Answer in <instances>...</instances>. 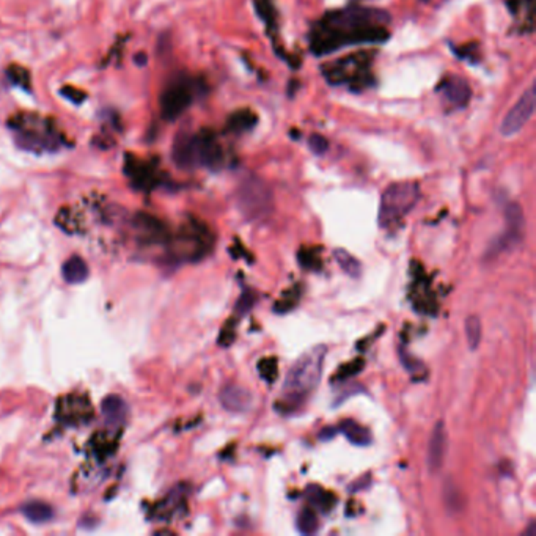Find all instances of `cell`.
Masks as SVG:
<instances>
[{"label": "cell", "instance_id": "ffe728a7", "mask_svg": "<svg viewBox=\"0 0 536 536\" xmlns=\"http://www.w3.org/2000/svg\"><path fill=\"white\" fill-rule=\"evenodd\" d=\"M333 258H335V261L338 263V266L342 267L344 274H348L349 277H353V278L360 277L362 266H360L357 258L349 254V252L343 250V249H335L333 250Z\"/></svg>", "mask_w": 536, "mask_h": 536}, {"label": "cell", "instance_id": "7c38bea8", "mask_svg": "<svg viewBox=\"0 0 536 536\" xmlns=\"http://www.w3.org/2000/svg\"><path fill=\"white\" fill-rule=\"evenodd\" d=\"M254 397L247 390L239 386H227L221 392V404L228 412H245L252 407Z\"/></svg>", "mask_w": 536, "mask_h": 536}, {"label": "cell", "instance_id": "f1b7e54d", "mask_svg": "<svg viewBox=\"0 0 536 536\" xmlns=\"http://www.w3.org/2000/svg\"><path fill=\"white\" fill-rule=\"evenodd\" d=\"M7 76L14 85L23 87V89H25V90L30 89V74L24 67H19V65H12V67L7 69Z\"/></svg>", "mask_w": 536, "mask_h": 536}, {"label": "cell", "instance_id": "484cf974", "mask_svg": "<svg viewBox=\"0 0 536 536\" xmlns=\"http://www.w3.org/2000/svg\"><path fill=\"white\" fill-rule=\"evenodd\" d=\"M272 2H274V0H254V5L258 18L261 21H265L269 27H276L277 14L274 10V3Z\"/></svg>", "mask_w": 536, "mask_h": 536}, {"label": "cell", "instance_id": "9a60e30c", "mask_svg": "<svg viewBox=\"0 0 536 536\" xmlns=\"http://www.w3.org/2000/svg\"><path fill=\"white\" fill-rule=\"evenodd\" d=\"M258 123V117L250 109H239L227 120V131L232 134H244L252 131Z\"/></svg>", "mask_w": 536, "mask_h": 536}, {"label": "cell", "instance_id": "d6a6232c", "mask_svg": "<svg viewBox=\"0 0 536 536\" xmlns=\"http://www.w3.org/2000/svg\"><path fill=\"white\" fill-rule=\"evenodd\" d=\"M399 355H401V362H403L404 366H406L409 373H411V375H420V379H423V376L426 375L425 365L422 362H418L417 359H414L409 354L404 353L403 349H401V353H399Z\"/></svg>", "mask_w": 536, "mask_h": 536}, {"label": "cell", "instance_id": "74e56055", "mask_svg": "<svg viewBox=\"0 0 536 536\" xmlns=\"http://www.w3.org/2000/svg\"><path fill=\"white\" fill-rule=\"evenodd\" d=\"M335 433H337V428H333V426H327V428L321 431L320 437L322 440H329V439H332L333 436H335Z\"/></svg>", "mask_w": 536, "mask_h": 536}, {"label": "cell", "instance_id": "60d3db41", "mask_svg": "<svg viewBox=\"0 0 536 536\" xmlns=\"http://www.w3.org/2000/svg\"><path fill=\"white\" fill-rule=\"evenodd\" d=\"M423 2H429V0H423Z\"/></svg>", "mask_w": 536, "mask_h": 536}, {"label": "cell", "instance_id": "f35d334b", "mask_svg": "<svg viewBox=\"0 0 536 536\" xmlns=\"http://www.w3.org/2000/svg\"><path fill=\"white\" fill-rule=\"evenodd\" d=\"M524 536H536V524L535 522L528 525V528L524 532Z\"/></svg>", "mask_w": 536, "mask_h": 536}, {"label": "cell", "instance_id": "7a4b0ae2", "mask_svg": "<svg viewBox=\"0 0 536 536\" xmlns=\"http://www.w3.org/2000/svg\"><path fill=\"white\" fill-rule=\"evenodd\" d=\"M326 359V346H316L299 357L289 368L282 397L277 403L278 412L291 414L299 411L311 392L318 387Z\"/></svg>", "mask_w": 536, "mask_h": 536}, {"label": "cell", "instance_id": "ab89813d", "mask_svg": "<svg viewBox=\"0 0 536 536\" xmlns=\"http://www.w3.org/2000/svg\"><path fill=\"white\" fill-rule=\"evenodd\" d=\"M135 63L140 65V67H144V65L146 63V56H145V54H140V56L135 57Z\"/></svg>", "mask_w": 536, "mask_h": 536}, {"label": "cell", "instance_id": "4fadbf2b", "mask_svg": "<svg viewBox=\"0 0 536 536\" xmlns=\"http://www.w3.org/2000/svg\"><path fill=\"white\" fill-rule=\"evenodd\" d=\"M173 161L178 167L189 170V168L197 167L195 151H194V134L181 133L177 135L173 144Z\"/></svg>", "mask_w": 536, "mask_h": 536}, {"label": "cell", "instance_id": "3957f363", "mask_svg": "<svg viewBox=\"0 0 536 536\" xmlns=\"http://www.w3.org/2000/svg\"><path fill=\"white\" fill-rule=\"evenodd\" d=\"M373 60L375 54L370 51L349 54L324 65L321 73L331 85H344L353 91H364L373 85Z\"/></svg>", "mask_w": 536, "mask_h": 536}, {"label": "cell", "instance_id": "f546056e", "mask_svg": "<svg viewBox=\"0 0 536 536\" xmlns=\"http://www.w3.org/2000/svg\"><path fill=\"white\" fill-rule=\"evenodd\" d=\"M299 291H298V287L289 289V291H287L283 296L277 300L276 302V311H280V313H285V311H289L291 309H294L299 302Z\"/></svg>", "mask_w": 536, "mask_h": 536}, {"label": "cell", "instance_id": "83f0119b", "mask_svg": "<svg viewBox=\"0 0 536 536\" xmlns=\"http://www.w3.org/2000/svg\"><path fill=\"white\" fill-rule=\"evenodd\" d=\"M364 366H365L364 359H354L353 362L342 365L340 368H338L337 373H335V376L332 377V381H335V382H344V381H348L349 377H353V376H355L357 373H360V371H362Z\"/></svg>", "mask_w": 536, "mask_h": 536}, {"label": "cell", "instance_id": "8992f818", "mask_svg": "<svg viewBox=\"0 0 536 536\" xmlns=\"http://www.w3.org/2000/svg\"><path fill=\"white\" fill-rule=\"evenodd\" d=\"M195 87L188 80L175 82L167 87L161 95V113L162 117L173 122L179 115H183L194 101Z\"/></svg>", "mask_w": 536, "mask_h": 536}, {"label": "cell", "instance_id": "6da1fadb", "mask_svg": "<svg viewBox=\"0 0 536 536\" xmlns=\"http://www.w3.org/2000/svg\"><path fill=\"white\" fill-rule=\"evenodd\" d=\"M390 16L384 10L353 7L329 12L310 29V49L315 56H327L344 47L381 45L390 38Z\"/></svg>", "mask_w": 536, "mask_h": 536}, {"label": "cell", "instance_id": "d4e9b609", "mask_svg": "<svg viewBox=\"0 0 536 536\" xmlns=\"http://www.w3.org/2000/svg\"><path fill=\"white\" fill-rule=\"evenodd\" d=\"M466 337L470 351H477L481 342V320L477 315H470L466 320Z\"/></svg>", "mask_w": 536, "mask_h": 536}, {"label": "cell", "instance_id": "cb8c5ba5", "mask_svg": "<svg viewBox=\"0 0 536 536\" xmlns=\"http://www.w3.org/2000/svg\"><path fill=\"white\" fill-rule=\"evenodd\" d=\"M298 260L300 266L305 267L309 271H320L322 266L320 249L318 247H304L299 250Z\"/></svg>", "mask_w": 536, "mask_h": 536}, {"label": "cell", "instance_id": "1f68e13d", "mask_svg": "<svg viewBox=\"0 0 536 536\" xmlns=\"http://www.w3.org/2000/svg\"><path fill=\"white\" fill-rule=\"evenodd\" d=\"M451 49L459 58L469 60V62L472 63L477 62L480 56L477 43H469V45H462V46H451Z\"/></svg>", "mask_w": 536, "mask_h": 536}, {"label": "cell", "instance_id": "836d02e7", "mask_svg": "<svg viewBox=\"0 0 536 536\" xmlns=\"http://www.w3.org/2000/svg\"><path fill=\"white\" fill-rule=\"evenodd\" d=\"M309 148L315 153L316 156L324 155L329 150V142L321 134H311L309 139Z\"/></svg>", "mask_w": 536, "mask_h": 536}, {"label": "cell", "instance_id": "d6986e66", "mask_svg": "<svg viewBox=\"0 0 536 536\" xmlns=\"http://www.w3.org/2000/svg\"><path fill=\"white\" fill-rule=\"evenodd\" d=\"M21 511H23L24 516L29 519L30 522L35 524H45L51 521L54 516L52 508L45 502H29L21 508Z\"/></svg>", "mask_w": 536, "mask_h": 536}, {"label": "cell", "instance_id": "e0dca14e", "mask_svg": "<svg viewBox=\"0 0 536 536\" xmlns=\"http://www.w3.org/2000/svg\"><path fill=\"white\" fill-rule=\"evenodd\" d=\"M337 431H340L353 445L366 447L371 444L370 429L357 422H354V420H344V422H342L340 426H338Z\"/></svg>", "mask_w": 536, "mask_h": 536}, {"label": "cell", "instance_id": "ac0fdd59", "mask_svg": "<svg viewBox=\"0 0 536 536\" xmlns=\"http://www.w3.org/2000/svg\"><path fill=\"white\" fill-rule=\"evenodd\" d=\"M62 274L65 280L76 285V283L85 282L87 278H89L90 271H89V266H87V263L82 260L80 256H71V258L63 265Z\"/></svg>", "mask_w": 536, "mask_h": 536}, {"label": "cell", "instance_id": "5b68a950", "mask_svg": "<svg viewBox=\"0 0 536 536\" xmlns=\"http://www.w3.org/2000/svg\"><path fill=\"white\" fill-rule=\"evenodd\" d=\"M236 203L243 214L250 222H258L269 217L274 210V199L272 192L265 181L258 177H245L241 183Z\"/></svg>", "mask_w": 536, "mask_h": 536}, {"label": "cell", "instance_id": "7402d4cb", "mask_svg": "<svg viewBox=\"0 0 536 536\" xmlns=\"http://www.w3.org/2000/svg\"><path fill=\"white\" fill-rule=\"evenodd\" d=\"M444 503L450 513H459L462 510V495L458 486L451 478H447L444 483Z\"/></svg>", "mask_w": 536, "mask_h": 536}, {"label": "cell", "instance_id": "4dcf8cb0", "mask_svg": "<svg viewBox=\"0 0 536 536\" xmlns=\"http://www.w3.org/2000/svg\"><path fill=\"white\" fill-rule=\"evenodd\" d=\"M255 302H256V294L252 291V289H249V288L244 289V293L241 294V298L238 299L236 307H234V309H236V313L239 316L247 315L249 311L252 310V307H254V305H255Z\"/></svg>", "mask_w": 536, "mask_h": 536}, {"label": "cell", "instance_id": "4316f807", "mask_svg": "<svg viewBox=\"0 0 536 536\" xmlns=\"http://www.w3.org/2000/svg\"><path fill=\"white\" fill-rule=\"evenodd\" d=\"M258 375L267 384H274L278 376V362L276 357H265L258 362Z\"/></svg>", "mask_w": 536, "mask_h": 536}, {"label": "cell", "instance_id": "30bf717a", "mask_svg": "<svg viewBox=\"0 0 536 536\" xmlns=\"http://www.w3.org/2000/svg\"><path fill=\"white\" fill-rule=\"evenodd\" d=\"M436 91H439L444 95L445 101L455 109L466 107L470 98H472V90L470 85L464 78H459L456 74L445 76L440 80V84L436 87Z\"/></svg>", "mask_w": 536, "mask_h": 536}, {"label": "cell", "instance_id": "5bb4252c", "mask_svg": "<svg viewBox=\"0 0 536 536\" xmlns=\"http://www.w3.org/2000/svg\"><path fill=\"white\" fill-rule=\"evenodd\" d=\"M101 414L107 425L117 426L124 422L126 414H128V406H126L124 399L122 397L109 395L102 399Z\"/></svg>", "mask_w": 536, "mask_h": 536}, {"label": "cell", "instance_id": "44dd1931", "mask_svg": "<svg viewBox=\"0 0 536 536\" xmlns=\"http://www.w3.org/2000/svg\"><path fill=\"white\" fill-rule=\"evenodd\" d=\"M296 527L299 530V533L302 535H313L316 533V530L320 528V517L316 514L315 508H304L302 511L299 513V516L296 519Z\"/></svg>", "mask_w": 536, "mask_h": 536}, {"label": "cell", "instance_id": "9c48e42d", "mask_svg": "<svg viewBox=\"0 0 536 536\" xmlns=\"http://www.w3.org/2000/svg\"><path fill=\"white\" fill-rule=\"evenodd\" d=\"M505 221H506V232L502 238L495 241V244L491 245L489 254H488L489 258L497 254H500L503 249L511 247V245L516 244L517 241H521V238H522V230H524V223H525L522 208L519 206L517 203L508 205L506 210H505Z\"/></svg>", "mask_w": 536, "mask_h": 536}, {"label": "cell", "instance_id": "277c9868", "mask_svg": "<svg viewBox=\"0 0 536 536\" xmlns=\"http://www.w3.org/2000/svg\"><path fill=\"white\" fill-rule=\"evenodd\" d=\"M420 186L414 181L393 183L382 192L379 205V225L397 230L420 200Z\"/></svg>", "mask_w": 536, "mask_h": 536}, {"label": "cell", "instance_id": "8d00e7d4", "mask_svg": "<svg viewBox=\"0 0 536 536\" xmlns=\"http://www.w3.org/2000/svg\"><path fill=\"white\" fill-rule=\"evenodd\" d=\"M370 480H371L370 473L364 475L362 478H359L357 481H354V483L351 484V488H349V491H351V492H357V491H360V489H365L366 486L370 484Z\"/></svg>", "mask_w": 536, "mask_h": 536}, {"label": "cell", "instance_id": "2e32d148", "mask_svg": "<svg viewBox=\"0 0 536 536\" xmlns=\"http://www.w3.org/2000/svg\"><path fill=\"white\" fill-rule=\"evenodd\" d=\"M305 495H307L311 508H316L318 511L326 514L331 513L337 503V497L331 491L321 488L318 484L309 486L307 491H305Z\"/></svg>", "mask_w": 536, "mask_h": 536}, {"label": "cell", "instance_id": "603a6c76", "mask_svg": "<svg viewBox=\"0 0 536 536\" xmlns=\"http://www.w3.org/2000/svg\"><path fill=\"white\" fill-rule=\"evenodd\" d=\"M508 10L513 16H524V24L527 19V24L533 29V0H505Z\"/></svg>", "mask_w": 536, "mask_h": 536}, {"label": "cell", "instance_id": "8fae6325", "mask_svg": "<svg viewBox=\"0 0 536 536\" xmlns=\"http://www.w3.org/2000/svg\"><path fill=\"white\" fill-rule=\"evenodd\" d=\"M447 453V429L444 422H437L433 428L428 444V469L431 473H437L444 466Z\"/></svg>", "mask_w": 536, "mask_h": 536}, {"label": "cell", "instance_id": "ba28073f", "mask_svg": "<svg viewBox=\"0 0 536 536\" xmlns=\"http://www.w3.org/2000/svg\"><path fill=\"white\" fill-rule=\"evenodd\" d=\"M194 151L197 167L203 166L212 172L223 167V150L214 131L201 129L200 133L194 134Z\"/></svg>", "mask_w": 536, "mask_h": 536}, {"label": "cell", "instance_id": "52a82bcc", "mask_svg": "<svg viewBox=\"0 0 536 536\" xmlns=\"http://www.w3.org/2000/svg\"><path fill=\"white\" fill-rule=\"evenodd\" d=\"M536 107V89L535 84L528 87L524 91V95L519 98V101L514 104L513 109L506 113L500 124V133L503 137H513L517 133H521L525 124L533 117Z\"/></svg>", "mask_w": 536, "mask_h": 536}, {"label": "cell", "instance_id": "e575fe53", "mask_svg": "<svg viewBox=\"0 0 536 536\" xmlns=\"http://www.w3.org/2000/svg\"><path fill=\"white\" fill-rule=\"evenodd\" d=\"M234 326H236V321H228V324L223 327L222 332H221V338H219V343L222 344V346H230L234 342V338H236V332H234Z\"/></svg>", "mask_w": 536, "mask_h": 536}, {"label": "cell", "instance_id": "d590c367", "mask_svg": "<svg viewBox=\"0 0 536 536\" xmlns=\"http://www.w3.org/2000/svg\"><path fill=\"white\" fill-rule=\"evenodd\" d=\"M62 95L67 96L69 101H73L76 104H80L87 98V95H85L84 91L76 90V89H68V87H67V89H62Z\"/></svg>", "mask_w": 536, "mask_h": 536}]
</instances>
